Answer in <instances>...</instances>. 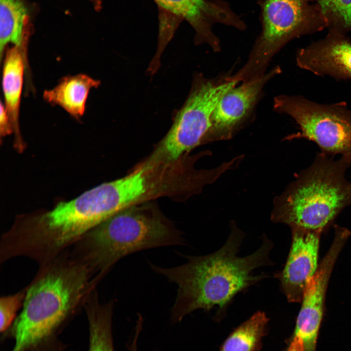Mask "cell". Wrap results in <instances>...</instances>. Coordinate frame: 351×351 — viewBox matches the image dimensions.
<instances>
[{
  "label": "cell",
  "instance_id": "obj_1",
  "mask_svg": "<svg viewBox=\"0 0 351 351\" xmlns=\"http://www.w3.org/2000/svg\"><path fill=\"white\" fill-rule=\"evenodd\" d=\"M41 266L9 330L15 341L11 351H59V332L100 280L72 252L65 251Z\"/></svg>",
  "mask_w": 351,
  "mask_h": 351
},
{
  "label": "cell",
  "instance_id": "obj_2",
  "mask_svg": "<svg viewBox=\"0 0 351 351\" xmlns=\"http://www.w3.org/2000/svg\"><path fill=\"white\" fill-rule=\"evenodd\" d=\"M245 236L233 223L225 244L212 254L187 256L185 263L172 268L151 264L155 272L177 286L171 310L173 323L198 309H223L237 293L267 277L254 274V271L273 264L269 256L273 242L264 235L256 251L240 257L237 254Z\"/></svg>",
  "mask_w": 351,
  "mask_h": 351
},
{
  "label": "cell",
  "instance_id": "obj_3",
  "mask_svg": "<svg viewBox=\"0 0 351 351\" xmlns=\"http://www.w3.org/2000/svg\"><path fill=\"white\" fill-rule=\"evenodd\" d=\"M124 208L116 183H103L50 211L17 218L2 236L4 251L10 258L24 256L45 265Z\"/></svg>",
  "mask_w": 351,
  "mask_h": 351
},
{
  "label": "cell",
  "instance_id": "obj_4",
  "mask_svg": "<svg viewBox=\"0 0 351 351\" xmlns=\"http://www.w3.org/2000/svg\"><path fill=\"white\" fill-rule=\"evenodd\" d=\"M351 163L320 152L277 200L272 218L291 229L322 231L351 205V181L346 172Z\"/></svg>",
  "mask_w": 351,
  "mask_h": 351
},
{
  "label": "cell",
  "instance_id": "obj_5",
  "mask_svg": "<svg viewBox=\"0 0 351 351\" xmlns=\"http://www.w3.org/2000/svg\"><path fill=\"white\" fill-rule=\"evenodd\" d=\"M185 243L180 232L161 215L133 206L90 231L72 251L101 279L116 262L130 254Z\"/></svg>",
  "mask_w": 351,
  "mask_h": 351
},
{
  "label": "cell",
  "instance_id": "obj_6",
  "mask_svg": "<svg viewBox=\"0 0 351 351\" xmlns=\"http://www.w3.org/2000/svg\"><path fill=\"white\" fill-rule=\"evenodd\" d=\"M261 31L243 67L228 79L247 82L265 74L274 56L292 40L327 28L314 0H259Z\"/></svg>",
  "mask_w": 351,
  "mask_h": 351
},
{
  "label": "cell",
  "instance_id": "obj_7",
  "mask_svg": "<svg viewBox=\"0 0 351 351\" xmlns=\"http://www.w3.org/2000/svg\"><path fill=\"white\" fill-rule=\"evenodd\" d=\"M273 108L290 116L299 126V131L288 139L313 141L321 152L338 155L351 163V110L346 103L323 104L302 96L281 95L274 98Z\"/></svg>",
  "mask_w": 351,
  "mask_h": 351
},
{
  "label": "cell",
  "instance_id": "obj_8",
  "mask_svg": "<svg viewBox=\"0 0 351 351\" xmlns=\"http://www.w3.org/2000/svg\"><path fill=\"white\" fill-rule=\"evenodd\" d=\"M239 83L220 79H207L197 74L190 92L176 112L173 124L154 158L158 162L176 160L205 140L211 126L212 113L221 97Z\"/></svg>",
  "mask_w": 351,
  "mask_h": 351
},
{
  "label": "cell",
  "instance_id": "obj_9",
  "mask_svg": "<svg viewBox=\"0 0 351 351\" xmlns=\"http://www.w3.org/2000/svg\"><path fill=\"white\" fill-rule=\"evenodd\" d=\"M159 10V21L177 28L181 21H187L195 32V42L206 43L215 52L220 50V41L212 30L219 23L239 30L246 28L245 23L222 0H155Z\"/></svg>",
  "mask_w": 351,
  "mask_h": 351
},
{
  "label": "cell",
  "instance_id": "obj_10",
  "mask_svg": "<svg viewBox=\"0 0 351 351\" xmlns=\"http://www.w3.org/2000/svg\"><path fill=\"white\" fill-rule=\"evenodd\" d=\"M346 240L347 237L342 234H334L327 253L318 265L315 273L307 284L293 335L302 339L306 351H315L328 283Z\"/></svg>",
  "mask_w": 351,
  "mask_h": 351
},
{
  "label": "cell",
  "instance_id": "obj_11",
  "mask_svg": "<svg viewBox=\"0 0 351 351\" xmlns=\"http://www.w3.org/2000/svg\"><path fill=\"white\" fill-rule=\"evenodd\" d=\"M275 66L263 75L235 86L220 99L211 116V126L205 140L230 138L235 128L251 112L265 84L281 73Z\"/></svg>",
  "mask_w": 351,
  "mask_h": 351
},
{
  "label": "cell",
  "instance_id": "obj_12",
  "mask_svg": "<svg viewBox=\"0 0 351 351\" xmlns=\"http://www.w3.org/2000/svg\"><path fill=\"white\" fill-rule=\"evenodd\" d=\"M288 256L283 270L275 277L290 302H301L309 280L318 265L319 238L322 231L294 228Z\"/></svg>",
  "mask_w": 351,
  "mask_h": 351
},
{
  "label": "cell",
  "instance_id": "obj_13",
  "mask_svg": "<svg viewBox=\"0 0 351 351\" xmlns=\"http://www.w3.org/2000/svg\"><path fill=\"white\" fill-rule=\"evenodd\" d=\"M295 59L300 68L316 76L351 79V41L345 34L329 30L324 38L299 49Z\"/></svg>",
  "mask_w": 351,
  "mask_h": 351
},
{
  "label": "cell",
  "instance_id": "obj_14",
  "mask_svg": "<svg viewBox=\"0 0 351 351\" xmlns=\"http://www.w3.org/2000/svg\"><path fill=\"white\" fill-rule=\"evenodd\" d=\"M25 52L17 46H13L6 51L2 82L4 106L15 133V145L20 151L24 148L20 131L19 113L26 64Z\"/></svg>",
  "mask_w": 351,
  "mask_h": 351
},
{
  "label": "cell",
  "instance_id": "obj_15",
  "mask_svg": "<svg viewBox=\"0 0 351 351\" xmlns=\"http://www.w3.org/2000/svg\"><path fill=\"white\" fill-rule=\"evenodd\" d=\"M100 83L85 74L67 76L54 88L45 91L43 97L47 102L60 106L71 116L79 118L84 113L89 92Z\"/></svg>",
  "mask_w": 351,
  "mask_h": 351
},
{
  "label": "cell",
  "instance_id": "obj_16",
  "mask_svg": "<svg viewBox=\"0 0 351 351\" xmlns=\"http://www.w3.org/2000/svg\"><path fill=\"white\" fill-rule=\"evenodd\" d=\"M114 301L101 303L97 288L84 305L89 326L88 351H115L112 332Z\"/></svg>",
  "mask_w": 351,
  "mask_h": 351
},
{
  "label": "cell",
  "instance_id": "obj_17",
  "mask_svg": "<svg viewBox=\"0 0 351 351\" xmlns=\"http://www.w3.org/2000/svg\"><path fill=\"white\" fill-rule=\"evenodd\" d=\"M29 11L23 0H0V56L11 43L25 50L28 36Z\"/></svg>",
  "mask_w": 351,
  "mask_h": 351
},
{
  "label": "cell",
  "instance_id": "obj_18",
  "mask_svg": "<svg viewBox=\"0 0 351 351\" xmlns=\"http://www.w3.org/2000/svg\"><path fill=\"white\" fill-rule=\"evenodd\" d=\"M269 319L257 312L241 324L226 339L220 351H257L266 332Z\"/></svg>",
  "mask_w": 351,
  "mask_h": 351
},
{
  "label": "cell",
  "instance_id": "obj_19",
  "mask_svg": "<svg viewBox=\"0 0 351 351\" xmlns=\"http://www.w3.org/2000/svg\"><path fill=\"white\" fill-rule=\"evenodd\" d=\"M329 30L345 34L351 31V0H314Z\"/></svg>",
  "mask_w": 351,
  "mask_h": 351
},
{
  "label": "cell",
  "instance_id": "obj_20",
  "mask_svg": "<svg viewBox=\"0 0 351 351\" xmlns=\"http://www.w3.org/2000/svg\"><path fill=\"white\" fill-rule=\"evenodd\" d=\"M26 288L14 294L1 297L0 299V332H8L22 307L26 295Z\"/></svg>",
  "mask_w": 351,
  "mask_h": 351
},
{
  "label": "cell",
  "instance_id": "obj_21",
  "mask_svg": "<svg viewBox=\"0 0 351 351\" xmlns=\"http://www.w3.org/2000/svg\"><path fill=\"white\" fill-rule=\"evenodd\" d=\"M13 132V129L4 105L0 102V136H5Z\"/></svg>",
  "mask_w": 351,
  "mask_h": 351
},
{
  "label": "cell",
  "instance_id": "obj_22",
  "mask_svg": "<svg viewBox=\"0 0 351 351\" xmlns=\"http://www.w3.org/2000/svg\"><path fill=\"white\" fill-rule=\"evenodd\" d=\"M286 351H306L302 339L297 336H293Z\"/></svg>",
  "mask_w": 351,
  "mask_h": 351
}]
</instances>
